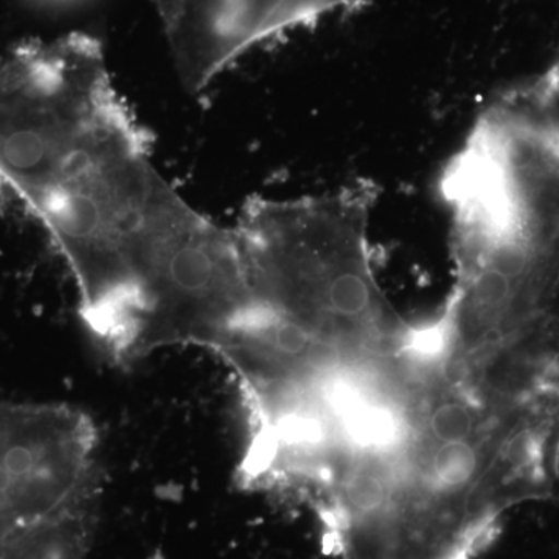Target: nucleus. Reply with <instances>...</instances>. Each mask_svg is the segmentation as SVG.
<instances>
[{
	"label": "nucleus",
	"mask_w": 559,
	"mask_h": 559,
	"mask_svg": "<svg viewBox=\"0 0 559 559\" xmlns=\"http://www.w3.org/2000/svg\"><path fill=\"white\" fill-rule=\"evenodd\" d=\"M418 400L436 401V403L447 404V406H457L460 409H466L473 412V414L480 415L481 418L489 419V421H500V419L521 415L520 403H509V401L499 399V396L492 395V393L484 392V390L476 388V385L471 384V382L466 380H462V378L452 377V374L447 373L423 378L417 392H415L414 399H412L409 415ZM409 415H407V425H409ZM401 439H403V437H401ZM399 444L400 443H396V447H399ZM395 448H393V450H395ZM392 452H390V454H392ZM385 459L382 460L377 468L367 474L362 480H359L355 487L349 488L348 491L342 496L340 503H337L336 509H334L333 514H331L329 525H326L323 536H326V546H329L334 554L340 555V557L359 559L348 549L347 544H345L344 538H342L341 528L355 516L356 507H358L360 496H362L364 488H366L364 481L369 479L371 474L380 468L382 463L385 462Z\"/></svg>",
	"instance_id": "4"
},
{
	"label": "nucleus",
	"mask_w": 559,
	"mask_h": 559,
	"mask_svg": "<svg viewBox=\"0 0 559 559\" xmlns=\"http://www.w3.org/2000/svg\"><path fill=\"white\" fill-rule=\"evenodd\" d=\"M374 194L353 187L296 200H249L238 241L261 318L311 347L367 362L409 344L407 322L370 260Z\"/></svg>",
	"instance_id": "2"
},
{
	"label": "nucleus",
	"mask_w": 559,
	"mask_h": 559,
	"mask_svg": "<svg viewBox=\"0 0 559 559\" xmlns=\"http://www.w3.org/2000/svg\"><path fill=\"white\" fill-rule=\"evenodd\" d=\"M2 186H3V182H2V180H0V189H2Z\"/></svg>",
	"instance_id": "5"
},
{
	"label": "nucleus",
	"mask_w": 559,
	"mask_h": 559,
	"mask_svg": "<svg viewBox=\"0 0 559 559\" xmlns=\"http://www.w3.org/2000/svg\"><path fill=\"white\" fill-rule=\"evenodd\" d=\"M0 180L49 230L81 319L109 356L182 300L218 234L157 170L100 40L86 33L0 60Z\"/></svg>",
	"instance_id": "1"
},
{
	"label": "nucleus",
	"mask_w": 559,
	"mask_h": 559,
	"mask_svg": "<svg viewBox=\"0 0 559 559\" xmlns=\"http://www.w3.org/2000/svg\"><path fill=\"white\" fill-rule=\"evenodd\" d=\"M359 0H153L179 68L223 72L246 51Z\"/></svg>",
	"instance_id": "3"
}]
</instances>
